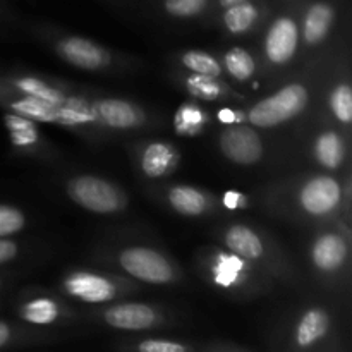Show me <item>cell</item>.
<instances>
[{"label": "cell", "mask_w": 352, "mask_h": 352, "mask_svg": "<svg viewBox=\"0 0 352 352\" xmlns=\"http://www.w3.org/2000/svg\"><path fill=\"white\" fill-rule=\"evenodd\" d=\"M299 24L291 14L275 17L265 34V57L274 65H285L292 60L299 47Z\"/></svg>", "instance_id": "cell-5"}, {"label": "cell", "mask_w": 352, "mask_h": 352, "mask_svg": "<svg viewBox=\"0 0 352 352\" xmlns=\"http://www.w3.org/2000/svg\"><path fill=\"white\" fill-rule=\"evenodd\" d=\"M298 201L308 215H332L342 203V186L332 175H315L301 186Z\"/></svg>", "instance_id": "cell-4"}, {"label": "cell", "mask_w": 352, "mask_h": 352, "mask_svg": "<svg viewBox=\"0 0 352 352\" xmlns=\"http://www.w3.org/2000/svg\"><path fill=\"white\" fill-rule=\"evenodd\" d=\"M67 195L76 205L88 212L109 215L126 206V196L117 186L96 175H78L67 182Z\"/></svg>", "instance_id": "cell-2"}, {"label": "cell", "mask_w": 352, "mask_h": 352, "mask_svg": "<svg viewBox=\"0 0 352 352\" xmlns=\"http://www.w3.org/2000/svg\"><path fill=\"white\" fill-rule=\"evenodd\" d=\"M223 67L237 81H250L256 72V60L243 47H234L223 55Z\"/></svg>", "instance_id": "cell-22"}, {"label": "cell", "mask_w": 352, "mask_h": 352, "mask_svg": "<svg viewBox=\"0 0 352 352\" xmlns=\"http://www.w3.org/2000/svg\"><path fill=\"white\" fill-rule=\"evenodd\" d=\"M349 254V244L339 232H323L313 241L311 261L316 270L336 274L344 267Z\"/></svg>", "instance_id": "cell-9"}, {"label": "cell", "mask_w": 352, "mask_h": 352, "mask_svg": "<svg viewBox=\"0 0 352 352\" xmlns=\"http://www.w3.org/2000/svg\"><path fill=\"white\" fill-rule=\"evenodd\" d=\"M138 352H189L184 344L174 342V340L148 339L138 346Z\"/></svg>", "instance_id": "cell-30"}, {"label": "cell", "mask_w": 352, "mask_h": 352, "mask_svg": "<svg viewBox=\"0 0 352 352\" xmlns=\"http://www.w3.org/2000/svg\"><path fill=\"white\" fill-rule=\"evenodd\" d=\"M309 91L301 82H291L277 89L274 95L254 103L248 112V120L253 126L268 129L289 122L306 109Z\"/></svg>", "instance_id": "cell-1"}, {"label": "cell", "mask_w": 352, "mask_h": 352, "mask_svg": "<svg viewBox=\"0 0 352 352\" xmlns=\"http://www.w3.org/2000/svg\"><path fill=\"white\" fill-rule=\"evenodd\" d=\"M212 277L213 282L220 287H234L246 278L248 265L243 258L236 256L234 253H217V258L212 261Z\"/></svg>", "instance_id": "cell-18"}, {"label": "cell", "mask_w": 352, "mask_h": 352, "mask_svg": "<svg viewBox=\"0 0 352 352\" xmlns=\"http://www.w3.org/2000/svg\"><path fill=\"white\" fill-rule=\"evenodd\" d=\"M60 315L58 305L54 299L48 298H36L33 301H28L26 305L21 308V316L26 320L28 323H34V325H50Z\"/></svg>", "instance_id": "cell-23"}, {"label": "cell", "mask_w": 352, "mask_h": 352, "mask_svg": "<svg viewBox=\"0 0 352 352\" xmlns=\"http://www.w3.org/2000/svg\"><path fill=\"white\" fill-rule=\"evenodd\" d=\"M168 203L172 208L184 217H199L208 208V198L205 192L192 186L179 184L168 189Z\"/></svg>", "instance_id": "cell-17"}, {"label": "cell", "mask_w": 352, "mask_h": 352, "mask_svg": "<svg viewBox=\"0 0 352 352\" xmlns=\"http://www.w3.org/2000/svg\"><path fill=\"white\" fill-rule=\"evenodd\" d=\"M313 155L322 167L337 170L346 160V143L336 131H323L313 144Z\"/></svg>", "instance_id": "cell-16"}, {"label": "cell", "mask_w": 352, "mask_h": 352, "mask_svg": "<svg viewBox=\"0 0 352 352\" xmlns=\"http://www.w3.org/2000/svg\"><path fill=\"white\" fill-rule=\"evenodd\" d=\"M330 110L337 120L349 124L352 120V89L346 82H340L330 93Z\"/></svg>", "instance_id": "cell-27"}, {"label": "cell", "mask_w": 352, "mask_h": 352, "mask_svg": "<svg viewBox=\"0 0 352 352\" xmlns=\"http://www.w3.org/2000/svg\"><path fill=\"white\" fill-rule=\"evenodd\" d=\"M182 65L192 74H203V76H212V78H219L222 74V65L217 60L213 55L206 54L201 50H189L184 52L181 57Z\"/></svg>", "instance_id": "cell-24"}, {"label": "cell", "mask_w": 352, "mask_h": 352, "mask_svg": "<svg viewBox=\"0 0 352 352\" xmlns=\"http://www.w3.org/2000/svg\"><path fill=\"white\" fill-rule=\"evenodd\" d=\"M219 146L223 157L237 165H254L263 157L260 134L248 126H230L223 129Z\"/></svg>", "instance_id": "cell-6"}, {"label": "cell", "mask_w": 352, "mask_h": 352, "mask_svg": "<svg viewBox=\"0 0 352 352\" xmlns=\"http://www.w3.org/2000/svg\"><path fill=\"white\" fill-rule=\"evenodd\" d=\"M186 88L195 96L203 100H219L222 96V85L212 76L189 74L186 76Z\"/></svg>", "instance_id": "cell-26"}, {"label": "cell", "mask_w": 352, "mask_h": 352, "mask_svg": "<svg viewBox=\"0 0 352 352\" xmlns=\"http://www.w3.org/2000/svg\"><path fill=\"white\" fill-rule=\"evenodd\" d=\"M177 151L167 143H150L141 153V168L148 177H165L177 167Z\"/></svg>", "instance_id": "cell-14"}, {"label": "cell", "mask_w": 352, "mask_h": 352, "mask_svg": "<svg viewBox=\"0 0 352 352\" xmlns=\"http://www.w3.org/2000/svg\"><path fill=\"white\" fill-rule=\"evenodd\" d=\"M10 340V329L7 323L0 322V347L6 346L7 342Z\"/></svg>", "instance_id": "cell-33"}, {"label": "cell", "mask_w": 352, "mask_h": 352, "mask_svg": "<svg viewBox=\"0 0 352 352\" xmlns=\"http://www.w3.org/2000/svg\"><path fill=\"white\" fill-rule=\"evenodd\" d=\"M107 325L119 330H148L158 322V315L151 306L141 302H120L103 313Z\"/></svg>", "instance_id": "cell-11"}, {"label": "cell", "mask_w": 352, "mask_h": 352, "mask_svg": "<svg viewBox=\"0 0 352 352\" xmlns=\"http://www.w3.org/2000/svg\"><path fill=\"white\" fill-rule=\"evenodd\" d=\"M223 243L230 253L243 258L244 261H258L265 254V244L261 237L251 227L243 223L230 226L223 234Z\"/></svg>", "instance_id": "cell-13"}, {"label": "cell", "mask_w": 352, "mask_h": 352, "mask_svg": "<svg viewBox=\"0 0 352 352\" xmlns=\"http://www.w3.org/2000/svg\"><path fill=\"white\" fill-rule=\"evenodd\" d=\"M14 88L21 95L33 96V98L43 100V102L54 103L57 107H64L67 103V96L62 95L58 89L52 88L50 85H47L45 81L36 78H17L12 81Z\"/></svg>", "instance_id": "cell-21"}, {"label": "cell", "mask_w": 352, "mask_h": 352, "mask_svg": "<svg viewBox=\"0 0 352 352\" xmlns=\"http://www.w3.org/2000/svg\"><path fill=\"white\" fill-rule=\"evenodd\" d=\"M69 296L85 302H105L116 298L117 287L103 275L93 272H74L64 280Z\"/></svg>", "instance_id": "cell-8"}, {"label": "cell", "mask_w": 352, "mask_h": 352, "mask_svg": "<svg viewBox=\"0 0 352 352\" xmlns=\"http://www.w3.org/2000/svg\"><path fill=\"white\" fill-rule=\"evenodd\" d=\"M219 117L222 122H234V113L230 110H222Z\"/></svg>", "instance_id": "cell-35"}, {"label": "cell", "mask_w": 352, "mask_h": 352, "mask_svg": "<svg viewBox=\"0 0 352 352\" xmlns=\"http://www.w3.org/2000/svg\"><path fill=\"white\" fill-rule=\"evenodd\" d=\"M119 265L126 274L155 285L170 284L177 278L174 263L160 251L144 246H131L119 253Z\"/></svg>", "instance_id": "cell-3"}, {"label": "cell", "mask_w": 352, "mask_h": 352, "mask_svg": "<svg viewBox=\"0 0 352 352\" xmlns=\"http://www.w3.org/2000/svg\"><path fill=\"white\" fill-rule=\"evenodd\" d=\"M330 330V315L323 308H311L301 316L296 327V344L302 349L315 346Z\"/></svg>", "instance_id": "cell-15"}, {"label": "cell", "mask_w": 352, "mask_h": 352, "mask_svg": "<svg viewBox=\"0 0 352 352\" xmlns=\"http://www.w3.org/2000/svg\"><path fill=\"white\" fill-rule=\"evenodd\" d=\"M26 226V217L21 210L9 205H0V237L21 232Z\"/></svg>", "instance_id": "cell-29"}, {"label": "cell", "mask_w": 352, "mask_h": 352, "mask_svg": "<svg viewBox=\"0 0 352 352\" xmlns=\"http://www.w3.org/2000/svg\"><path fill=\"white\" fill-rule=\"evenodd\" d=\"M246 201L248 199L243 192L232 191V189L223 195V205H226V208H229V210L243 208V206H246Z\"/></svg>", "instance_id": "cell-32"}, {"label": "cell", "mask_w": 352, "mask_h": 352, "mask_svg": "<svg viewBox=\"0 0 352 352\" xmlns=\"http://www.w3.org/2000/svg\"><path fill=\"white\" fill-rule=\"evenodd\" d=\"M336 16L337 9L330 0H315L309 3L305 10L301 30H299L305 43L309 47L322 43L329 36L330 30L336 23Z\"/></svg>", "instance_id": "cell-10"}, {"label": "cell", "mask_w": 352, "mask_h": 352, "mask_svg": "<svg viewBox=\"0 0 352 352\" xmlns=\"http://www.w3.org/2000/svg\"><path fill=\"white\" fill-rule=\"evenodd\" d=\"M243 2H248V0H217V7L219 9H227V7L230 6H236V3H243Z\"/></svg>", "instance_id": "cell-34"}, {"label": "cell", "mask_w": 352, "mask_h": 352, "mask_svg": "<svg viewBox=\"0 0 352 352\" xmlns=\"http://www.w3.org/2000/svg\"><path fill=\"white\" fill-rule=\"evenodd\" d=\"M96 117L105 126L113 129H133L143 122V116L140 110L129 102L117 98H102L93 105Z\"/></svg>", "instance_id": "cell-12"}, {"label": "cell", "mask_w": 352, "mask_h": 352, "mask_svg": "<svg viewBox=\"0 0 352 352\" xmlns=\"http://www.w3.org/2000/svg\"><path fill=\"white\" fill-rule=\"evenodd\" d=\"M9 107L12 110H16L19 116H23L24 119H36L43 120V122L64 124V110H62V107L43 102V100L33 98V96L21 95L19 98L10 100Z\"/></svg>", "instance_id": "cell-20"}, {"label": "cell", "mask_w": 352, "mask_h": 352, "mask_svg": "<svg viewBox=\"0 0 352 352\" xmlns=\"http://www.w3.org/2000/svg\"><path fill=\"white\" fill-rule=\"evenodd\" d=\"M261 16V6L254 0L236 3L222 10V23L230 34H244L253 30Z\"/></svg>", "instance_id": "cell-19"}, {"label": "cell", "mask_w": 352, "mask_h": 352, "mask_svg": "<svg viewBox=\"0 0 352 352\" xmlns=\"http://www.w3.org/2000/svg\"><path fill=\"white\" fill-rule=\"evenodd\" d=\"M17 256V244L14 241L0 237V265L12 261Z\"/></svg>", "instance_id": "cell-31"}, {"label": "cell", "mask_w": 352, "mask_h": 352, "mask_svg": "<svg viewBox=\"0 0 352 352\" xmlns=\"http://www.w3.org/2000/svg\"><path fill=\"white\" fill-rule=\"evenodd\" d=\"M57 52L65 62L85 71H98L110 64L109 52L82 36L62 38L57 43Z\"/></svg>", "instance_id": "cell-7"}, {"label": "cell", "mask_w": 352, "mask_h": 352, "mask_svg": "<svg viewBox=\"0 0 352 352\" xmlns=\"http://www.w3.org/2000/svg\"><path fill=\"white\" fill-rule=\"evenodd\" d=\"M212 0H162V7L165 12L179 19L201 16L208 9Z\"/></svg>", "instance_id": "cell-28"}, {"label": "cell", "mask_w": 352, "mask_h": 352, "mask_svg": "<svg viewBox=\"0 0 352 352\" xmlns=\"http://www.w3.org/2000/svg\"><path fill=\"white\" fill-rule=\"evenodd\" d=\"M206 116L203 110L195 103H186L179 109L177 116H175V129L182 134V136H195L196 133L203 129L205 126Z\"/></svg>", "instance_id": "cell-25"}]
</instances>
